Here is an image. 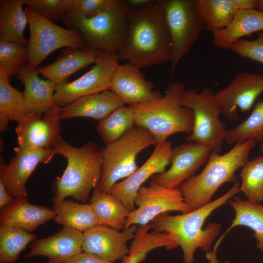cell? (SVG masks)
<instances>
[{
	"mask_svg": "<svg viewBox=\"0 0 263 263\" xmlns=\"http://www.w3.org/2000/svg\"><path fill=\"white\" fill-rule=\"evenodd\" d=\"M116 56L140 69L170 61L171 42L161 0L129 9L126 39Z\"/></svg>",
	"mask_w": 263,
	"mask_h": 263,
	"instance_id": "1",
	"label": "cell"
},
{
	"mask_svg": "<svg viewBox=\"0 0 263 263\" xmlns=\"http://www.w3.org/2000/svg\"><path fill=\"white\" fill-rule=\"evenodd\" d=\"M239 191L237 181L223 195L198 209L176 215L165 213L157 216L152 221V229L173 235L182 250L184 263H194L197 248L206 254L210 252L211 245L220 231L221 225L216 223H208L203 228L205 220Z\"/></svg>",
	"mask_w": 263,
	"mask_h": 263,
	"instance_id": "2",
	"label": "cell"
},
{
	"mask_svg": "<svg viewBox=\"0 0 263 263\" xmlns=\"http://www.w3.org/2000/svg\"><path fill=\"white\" fill-rule=\"evenodd\" d=\"M53 149L56 154L62 155L67 161L62 175L52 186L54 205L69 196L81 203H86L101 177V151L91 141L75 147L62 140Z\"/></svg>",
	"mask_w": 263,
	"mask_h": 263,
	"instance_id": "3",
	"label": "cell"
},
{
	"mask_svg": "<svg viewBox=\"0 0 263 263\" xmlns=\"http://www.w3.org/2000/svg\"><path fill=\"white\" fill-rule=\"evenodd\" d=\"M257 143L249 140L235 143L223 154L211 151L202 171L178 188L191 211L211 202L212 197L223 184L237 182L235 173L248 162L251 150Z\"/></svg>",
	"mask_w": 263,
	"mask_h": 263,
	"instance_id": "4",
	"label": "cell"
},
{
	"mask_svg": "<svg viewBox=\"0 0 263 263\" xmlns=\"http://www.w3.org/2000/svg\"><path fill=\"white\" fill-rule=\"evenodd\" d=\"M186 89L181 82L169 84L165 94L150 102L130 106L135 125L148 130L159 145L170 135L180 132L190 134L194 125L192 111L181 104Z\"/></svg>",
	"mask_w": 263,
	"mask_h": 263,
	"instance_id": "5",
	"label": "cell"
},
{
	"mask_svg": "<svg viewBox=\"0 0 263 263\" xmlns=\"http://www.w3.org/2000/svg\"><path fill=\"white\" fill-rule=\"evenodd\" d=\"M129 11L125 0H116L94 17L65 18L61 21L81 33L85 48L116 56L126 39Z\"/></svg>",
	"mask_w": 263,
	"mask_h": 263,
	"instance_id": "6",
	"label": "cell"
},
{
	"mask_svg": "<svg viewBox=\"0 0 263 263\" xmlns=\"http://www.w3.org/2000/svg\"><path fill=\"white\" fill-rule=\"evenodd\" d=\"M153 135L146 129L134 126L117 140L106 145L101 150L102 171L96 189L109 193L121 179L126 178L137 169L136 158L146 148L156 145Z\"/></svg>",
	"mask_w": 263,
	"mask_h": 263,
	"instance_id": "7",
	"label": "cell"
},
{
	"mask_svg": "<svg viewBox=\"0 0 263 263\" xmlns=\"http://www.w3.org/2000/svg\"><path fill=\"white\" fill-rule=\"evenodd\" d=\"M181 104L191 109L194 115L193 130L186 137L187 140L208 146L212 151L220 153L227 130L219 118L222 112L215 94L208 87H204L200 92L186 89Z\"/></svg>",
	"mask_w": 263,
	"mask_h": 263,
	"instance_id": "8",
	"label": "cell"
},
{
	"mask_svg": "<svg viewBox=\"0 0 263 263\" xmlns=\"http://www.w3.org/2000/svg\"><path fill=\"white\" fill-rule=\"evenodd\" d=\"M171 42L170 75L205 28L198 0H161Z\"/></svg>",
	"mask_w": 263,
	"mask_h": 263,
	"instance_id": "9",
	"label": "cell"
},
{
	"mask_svg": "<svg viewBox=\"0 0 263 263\" xmlns=\"http://www.w3.org/2000/svg\"><path fill=\"white\" fill-rule=\"evenodd\" d=\"M30 30L27 65L34 69L50 54L62 47L85 48L81 33L74 28L65 29L45 19L26 6Z\"/></svg>",
	"mask_w": 263,
	"mask_h": 263,
	"instance_id": "10",
	"label": "cell"
},
{
	"mask_svg": "<svg viewBox=\"0 0 263 263\" xmlns=\"http://www.w3.org/2000/svg\"><path fill=\"white\" fill-rule=\"evenodd\" d=\"M134 204L137 207L130 213L124 229L132 225L148 224L169 211L185 213L191 211L178 188H166L151 182L149 186L140 188Z\"/></svg>",
	"mask_w": 263,
	"mask_h": 263,
	"instance_id": "11",
	"label": "cell"
},
{
	"mask_svg": "<svg viewBox=\"0 0 263 263\" xmlns=\"http://www.w3.org/2000/svg\"><path fill=\"white\" fill-rule=\"evenodd\" d=\"M119 61L116 56L101 52L90 70L72 82L56 86V104L62 108L82 97L109 90Z\"/></svg>",
	"mask_w": 263,
	"mask_h": 263,
	"instance_id": "12",
	"label": "cell"
},
{
	"mask_svg": "<svg viewBox=\"0 0 263 263\" xmlns=\"http://www.w3.org/2000/svg\"><path fill=\"white\" fill-rule=\"evenodd\" d=\"M211 151L210 147L193 141L172 148L170 167L154 175L151 182L166 188H178L195 175L197 170L207 161Z\"/></svg>",
	"mask_w": 263,
	"mask_h": 263,
	"instance_id": "13",
	"label": "cell"
},
{
	"mask_svg": "<svg viewBox=\"0 0 263 263\" xmlns=\"http://www.w3.org/2000/svg\"><path fill=\"white\" fill-rule=\"evenodd\" d=\"M16 153L7 165L1 164L0 181L14 198L27 197L25 185L31 174L41 163H49L56 154L53 149L23 147L14 148Z\"/></svg>",
	"mask_w": 263,
	"mask_h": 263,
	"instance_id": "14",
	"label": "cell"
},
{
	"mask_svg": "<svg viewBox=\"0 0 263 263\" xmlns=\"http://www.w3.org/2000/svg\"><path fill=\"white\" fill-rule=\"evenodd\" d=\"M263 93V75L244 72L217 91L215 98L224 116L236 120L238 119V110H249Z\"/></svg>",
	"mask_w": 263,
	"mask_h": 263,
	"instance_id": "15",
	"label": "cell"
},
{
	"mask_svg": "<svg viewBox=\"0 0 263 263\" xmlns=\"http://www.w3.org/2000/svg\"><path fill=\"white\" fill-rule=\"evenodd\" d=\"M61 108L56 105L43 115L28 113L15 129L19 146L51 149L62 139Z\"/></svg>",
	"mask_w": 263,
	"mask_h": 263,
	"instance_id": "16",
	"label": "cell"
},
{
	"mask_svg": "<svg viewBox=\"0 0 263 263\" xmlns=\"http://www.w3.org/2000/svg\"><path fill=\"white\" fill-rule=\"evenodd\" d=\"M172 149L171 142L168 140L155 145L147 160L130 176L115 184L109 193L119 199L131 212L135 210L134 199L139 189L151 176L166 170Z\"/></svg>",
	"mask_w": 263,
	"mask_h": 263,
	"instance_id": "17",
	"label": "cell"
},
{
	"mask_svg": "<svg viewBox=\"0 0 263 263\" xmlns=\"http://www.w3.org/2000/svg\"><path fill=\"white\" fill-rule=\"evenodd\" d=\"M137 227L132 225L120 232L107 225H95L83 232L82 251L113 263L122 260L129 253L127 244L134 238Z\"/></svg>",
	"mask_w": 263,
	"mask_h": 263,
	"instance_id": "18",
	"label": "cell"
},
{
	"mask_svg": "<svg viewBox=\"0 0 263 263\" xmlns=\"http://www.w3.org/2000/svg\"><path fill=\"white\" fill-rule=\"evenodd\" d=\"M153 87V83L145 78L140 68L127 62L116 66L109 90L114 93L125 104L131 106L161 97L160 92L154 91Z\"/></svg>",
	"mask_w": 263,
	"mask_h": 263,
	"instance_id": "19",
	"label": "cell"
},
{
	"mask_svg": "<svg viewBox=\"0 0 263 263\" xmlns=\"http://www.w3.org/2000/svg\"><path fill=\"white\" fill-rule=\"evenodd\" d=\"M83 232L63 226L53 235L33 241L25 258L41 256L64 263L83 252Z\"/></svg>",
	"mask_w": 263,
	"mask_h": 263,
	"instance_id": "20",
	"label": "cell"
},
{
	"mask_svg": "<svg viewBox=\"0 0 263 263\" xmlns=\"http://www.w3.org/2000/svg\"><path fill=\"white\" fill-rule=\"evenodd\" d=\"M56 215L53 209L32 204L26 197H19L0 208V224L32 233L39 225L54 219Z\"/></svg>",
	"mask_w": 263,
	"mask_h": 263,
	"instance_id": "21",
	"label": "cell"
},
{
	"mask_svg": "<svg viewBox=\"0 0 263 263\" xmlns=\"http://www.w3.org/2000/svg\"><path fill=\"white\" fill-rule=\"evenodd\" d=\"M38 75L37 69L26 64L16 76L24 86L22 93L28 113L41 115L56 105L54 98L56 85L49 80L41 79Z\"/></svg>",
	"mask_w": 263,
	"mask_h": 263,
	"instance_id": "22",
	"label": "cell"
},
{
	"mask_svg": "<svg viewBox=\"0 0 263 263\" xmlns=\"http://www.w3.org/2000/svg\"><path fill=\"white\" fill-rule=\"evenodd\" d=\"M101 51L84 48L67 47L53 63L37 69L39 75L56 86L67 82L68 78L80 70L95 63Z\"/></svg>",
	"mask_w": 263,
	"mask_h": 263,
	"instance_id": "23",
	"label": "cell"
},
{
	"mask_svg": "<svg viewBox=\"0 0 263 263\" xmlns=\"http://www.w3.org/2000/svg\"><path fill=\"white\" fill-rule=\"evenodd\" d=\"M124 105L114 93L106 90L82 97L61 108V118L68 120L86 117L100 122Z\"/></svg>",
	"mask_w": 263,
	"mask_h": 263,
	"instance_id": "24",
	"label": "cell"
},
{
	"mask_svg": "<svg viewBox=\"0 0 263 263\" xmlns=\"http://www.w3.org/2000/svg\"><path fill=\"white\" fill-rule=\"evenodd\" d=\"M263 31V13L255 9L238 10L226 27L212 34L213 43L218 48L229 49L242 37Z\"/></svg>",
	"mask_w": 263,
	"mask_h": 263,
	"instance_id": "25",
	"label": "cell"
},
{
	"mask_svg": "<svg viewBox=\"0 0 263 263\" xmlns=\"http://www.w3.org/2000/svg\"><path fill=\"white\" fill-rule=\"evenodd\" d=\"M0 41L16 42L28 46L23 35L28 17L23 9L22 0H0Z\"/></svg>",
	"mask_w": 263,
	"mask_h": 263,
	"instance_id": "26",
	"label": "cell"
},
{
	"mask_svg": "<svg viewBox=\"0 0 263 263\" xmlns=\"http://www.w3.org/2000/svg\"><path fill=\"white\" fill-rule=\"evenodd\" d=\"M56 212L55 222L63 226L84 232L95 225H102L90 204L64 200L53 209Z\"/></svg>",
	"mask_w": 263,
	"mask_h": 263,
	"instance_id": "27",
	"label": "cell"
},
{
	"mask_svg": "<svg viewBox=\"0 0 263 263\" xmlns=\"http://www.w3.org/2000/svg\"><path fill=\"white\" fill-rule=\"evenodd\" d=\"M90 205L102 225L123 229L131 211L117 197L94 188Z\"/></svg>",
	"mask_w": 263,
	"mask_h": 263,
	"instance_id": "28",
	"label": "cell"
},
{
	"mask_svg": "<svg viewBox=\"0 0 263 263\" xmlns=\"http://www.w3.org/2000/svg\"><path fill=\"white\" fill-rule=\"evenodd\" d=\"M229 204L235 211V217L230 227L219 239L223 240L235 226H247L253 231V236L257 242V247L263 253V204L248 199L243 200L238 196L230 201Z\"/></svg>",
	"mask_w": 263,
	"mask_h": 263,
	"instance_id": "29",
	"label": "cell"
},
{
	"mask_svg": "<svg viewBox=\"0 0 263 263\" xmlns=\"http://www.w3.org/2000/svg\"><path fill=\"white\" fill-rule=\"evenodd\" d=\"M152 224L139 225L129 247L127 255L122 259V263H140L150 251L159 247L168 249L172 241L170 235L155 230L150 231Z\"/></svg>",
	"mask_w": 263,
	"mask_h": 263,
	"instance_id": "30",
	"label": "cell"
},
{
	"mask_svg": "<svg viewBox=\"0 0 263 263\" xmlns=\"http://www.w3.org/2000/svg\"><path fill=\"white\" fill-rule=\"evenodd\" d=\"M197 9L205 28L212 34L226 27L238 11L233 0H198Z\"/></svg>",
	"mask_w": 263,
	"mask_h": 263,
	"instance_id": "31",
	"label": "cell"
},
{
	"mask_svg": "<svg viewBox=\"0 0 263 263\" xmlns=\"http://www.w3.org/2000/svg\"><path fill=\"white\" fill-rule=\"evenodd\" d=\"M28 113L23 93L13 87L0 71V120H15L19 123L25 120Z\"/></svg>",
	"mask_w": 263,
	"mask_h": 263,
	"instance_id": "32",
	"label": "cell"
},
{
	"mask_svg": "<svg viewBox=\"0 0 263 263\" xmlns=\"http://www.w3.org/2000/svg\"><path fill=\"white\" fill-rule=\"evenodd\" d=\"M135 126L132 108L123 106L100 121L96 127V131L104 143L107 145L120 138Z\"/></svg>",
	"mask_w": 263,
	"mask_h": 263,
	"instance_id": "33",
	"label": "cell"
},
{
	"mask_svg": "<svg viewBox=\"0 0 263 263\" xmlns=\"http://www.w3.org/2000/svg\"><path fill=\"white\" fill-rule=\"evenodd\" d=\"M37 238L24 230L7 226H0V263H16L27 245Z\"/></svg>",
	"mask_w": 263,
	"mask_h": 263,
	"instance_id": "34",
	"label": "cell"
},
{
	"mask_svg": "<svg viewBox=\"0 0 263 263\" xmlns=\"http://www.w3.org/2000/svg\"><path fill=\"white\" fill-rule=\"evenodd\" d=\"M249 140L263 142V99L255 104L245 120L236 127L227 130L225 139L230 145Z\"/></svg>",
	"mask_w": 263,
	"mask_h": 263,
	"instance_id": "35",
	"label": "cell"
},
{
	"mask_svg": "<svg viewBox=\"0 0 263 263\" xmlns=\"http://www.w3.org/2000/svg\"><path fill=\"white\" fill-rule=\"evenodd\" d=\"M242 184L240 191L246 199L260 203L263 201V154L248 162L240 174Z\"/></svg>",
	"mask_w": 263,
	"mask_h": 263,
	"instance_id": "36",
	"label": "cell"
},
{
	"mask_svg": "<svg viewBox=\"0 0 263 263\" xmlns=\"http://www.w3.org/2000/svg\"><path fill=\"white\" fill-rule=\"evenodd\" d=\"M28 60V46L0 41V71L10 80Z\"/></svg>",
	"mask_w": 263,
	"mask_h": 263,
	"instance_id": "37",
	"label": "cell"
},
{
	"mask_svg": "<svg viewBox=\"0 0 263 263\" xmlns=\"http://www.w3.org/2000/svg\"><path fill=\"white\" fill-rule=\"evenodd\" d=\"M23 4L33 8L47 20H62L66 16L72 0H22Z\"/></svg>",
	"mask_w": 263,
	"mask_h": 263,
	"instance_id": "38",
	"label": "cell"
},
{
	"mask_svg": "<svg viewBox=\"0 0 263 263\" xmlns=\"http://www.w3.org/2000/svg\"><path fill=\"white\" fill-rule=\"evenodd\" d=\"M116 0H72L64 18L92 17L111 7Z\"/></svg>",
	"mask_w": 263,
	"mask_h": 263,
	"instance_id": "39",
	"label": "cell"
},
{
	"mask_svg": "<svg viewBox=\"0 0 263 263\" xmlns=\"http://www.w3.org/2000/svg\"><path fill=\"white\" fill-rule=\"evenodd\" d=\"M229 50L241 57L263 64V31L259 32L254 40H238Z\"/></svg>",
	"mask_w": 263,
	"mask_h": 263,
	"instance_id": "40",
	"label": "cell"
},
{
	"mask_svg": "<svg viewBox=\"0 0 263 263\" xmlns=\"http://www.w3.org/2000/svg\"><path fill=\"white\" fill-rule=\"evenodd\" d=\"M64 263H113L96 255L82 252L66 261Z\"/></svg>",
	"mask_w": 263,
	"mask_h": 263,
	"instance_id": "41",
	"label": "cell"
},
{
	"mask_svg": "<svg viewBox=\"0 0 263 263\" xmlns=\"http://www.w3.org/2000/svg\"><path fill=\"white\" fill-rule=\"evenodd\" d=\"M14 198L6 189L4 184L0 181V208H1L12 202Z\"/></svg>",
	"mask_w": 263,
	"mask_h": 263,
	"instance_id": "42",
	"label": "cell"
},
{
	"mask_svg": "<svg viewBox=\"0 0 263 263\" xmlns=\"http://www.w3.org/2000/svg\"><path fill=\"white\" fill-rule=\"evenodd\" d=\"M238 10L255 9L257 0H233Z\"/></svg>",
	"mask_w": 263,
	"mask_h": 263,
	"instance_id": "43",
	"label": "cell"
},
{
	"mask_svg": "<svg viewBox=\"0 0 263 263\" xmlns=\"http://www.w3.org/2000/svg\"><path fill=\"white\" fill-rule=\"evenodd\" d=\"M129 9L145 7L155 3L157 0H125Z\"/></svg>",
	"mask_w": 263,
	"mask_h": 263,
	"instance_id": "44",
	"label": "cell"
},
{
	"mask_svg": "<svg viewBox=\"0 0 263 263\" xmlns=\"http://www.w3.org/2000/svg\"><path fill=\"white\" fill-rule=\"evenodd\" d=\"M219 244H215L214 248L210 252L206 254V258L209 263H219L216 256V251ZM224 263H230L229 261H225Z\"/></svg>",
	"mask_w": 263,
	"mask_h": 263,
	"instance_id": "45",
	"label": "cell"
},
{
	"mask_svg": "<svg viewBox=\"0 0 263 263\" xmlns=\"http://www.w3.org/2000/svg\"><path fill=\"white\" fill-rule=\"evenodd\" d=\"M255 10L263 14V0H257Z\"/></svg>",
	"mask_w": 263,
	"mask_h": 263,
	"instance_id": "46",
	"label": "cell"
},
{
	"mask_svg": "<svg viewBox=\"0 0 263 263\" xmlns=\"http://www.w3.org/2000/svg\"><path fill=\"white\" fill-rule=\"evenodd\" d=\"M45 263H64V262L56 260L49 259Z\"/></svg>",
	"mask_w": 263,
	"mask_h": 263,
	"instance_id": "47",
	"label": "cell"
},
{
	"mask_svg": "<svg viewBox=\"0 0 263 263\" xmlns=\"http://www.w3.org/2000/svg\"><path fill=\"white\" fill-rule=\"evenodd\" d=\"M260 152L262 153V154H263V142L261 145Z\"/></svg>",
	"mask_w": 263,
	"mask_h": 263,
	"instance_id": "48",
	"label": "cell"
}]
</instances>
